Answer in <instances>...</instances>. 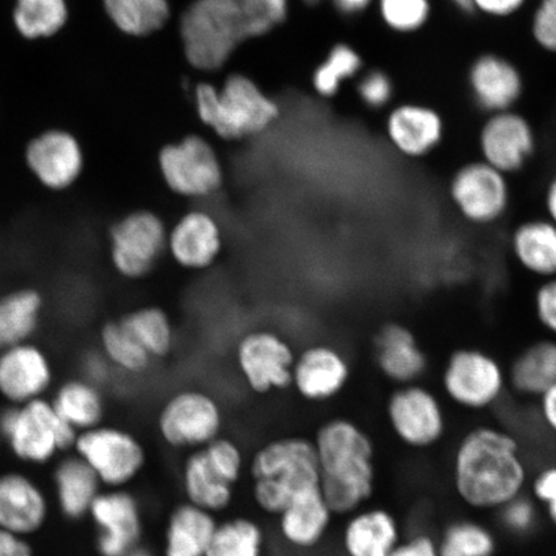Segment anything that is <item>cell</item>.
<instances>
[{
	"instance_id": "cell-1",
	"label": "cell",
	"mask_w": 556,
	"mask_h": 556,
	"mask_svg": "<svg viewBox=\"0 0 556 556\" xmlns=\"http://www.w3.org/2000/svg\"><path fill=\"white\" fill-rule=\"evenodd\" d=\"M532 472L523 440L504 424H475L451 443L450 490L457 504L475 516H493L525 495Z\"/></svg>"
},
{
	"instance_id": "cell-2",
	"label": "cell",
	"mask_w": 556,
	"mask_h": 556,
	"mask_svg": "<svg viewBox=\"0 0 556 556\" xmlns=\"http://www.w3.org/2000/svg\"><path fill=\"white\" fill-rule=\"evenodd\" d=\"M315 446L319 489L337 518L374 503L380 484L378 442L364 424L331 416L311 434Z\"/></svg>"
},
{
	"instance_id": "cell-3",
	"label": "cell",
	"mask_w": 556,
	"mask_h": 556,
	"mask_svg": "<svg viewBox=\"0 0 556 556\" xmlns=\"http://www.w3.org/2000/svg\"><path fill=\"white\" fill-rule=\"evenodd\" d=\"M313 486H319V469L311 434L270 437L249 451L243 489L256 516L273 520Z\"/></svg>"
},
{
	"instance_id": "cell-4",
	"label": "cell",
	"mask_w": 556,
	"mask_h": 556,
	"mask_svg": "<svg viewBox=\"0 0 556 556\" xmlns=\"http://www.w3.org/2000/svg\"><path fill=\"white\" fill-rule=\"evenodd\" d=\"M273 25L255 0H197L182 20L187 59L201 70L219 68L242 40Z\"/></svg>"
},
{
	"instance_id": "cell-5",
	"label": "cell",
	"mask_w": 556,
	"mask_h": 556,
	"mask_svg": "<svg viewBox=\"0 0 556 556\" xmlns=\"http://www.w3.org/2000/svg\"><path fill=\"white\" fill-rule=\"evenodd\" d=\"M446 401L433 389L415 384L394 387L384 405L388 432L413 454L441 448L451 433Z\"/></svg>"
},
{
	"instance_id": "cell-6",
	"label": "cell",
	"mask_w": 556,
	"mask_h": 556,
	"mask_svg": "<svg viewBox=\"0 0 556 556\" xmlns=\"http://www.w3.org/2000/svg\"><path fill=\"white\" fill-rule=\"evenodd\" d=\"M226 413L215 395L198 388L174 392L157 409L155 434L172 454L204 448L226 433Z\"/></svg>"
},
{
	"instance_id": "cell-7",
	"label": "cell",
	"mask_w": 556,
	"mask_h": 556,
	"mask_svg": "<svg viewBox=\"0 0 556 556\" xmlns=\"http://www.w3.org/2000/svg\"><path fill=\"white\" fill-rule=\"evenodd\" d=\"M73 451L92 468L103 490L135 489L151 462L148 443L115 424L103 422L79 433Z\"/></svg>"
},
{
	"instance_id": "cell-8",
	"label": "cell",
	"mask_w": 556,
	"mask_h": 556,
	"mask_svg": "<svg viewBox=\"0 0 556 556\" xmlns=\"http://www.w3.org/2000/svg\"><path fill=\"white\" fill-rule=\"evenodd\" d=\"M201 121L228 141L261 134L277 115L276 104L243 76H232L218 92L201 85L197 90Z\"/></svg>"
},
{
	"instance_id": "cell-9",
	"label": "cell",
	"mask_w": 556,
	"mask_h": 556,
	"mask_svg": "<svg viewBox=\"0 0 556 556\" xmlns=\"http://www.w3.org/2000/svg\"><path fill=\"white\" fill-rule=\"evenodd\" d=\"M443 400L464 413L496 408L509 391L507 371L491 353L475 346L450 354L441 375Z\"/></svg>"
},
{
	"instance_id": "cell-10",
	"label": "cell",
	"mask_w": 556,
	"mask_h": 556,
	"mask_svg": "<svg viewBox=\"0 0 556 556\" xmlns=\"http://www.w3.org/2000/svg\"><path fill=\"white\" fill-rule=\"evenodd\" d=\"M0 434L21 462L46 464L73 450L78 433L43 397L12 405L0 415Z\"/></svg>"
},
{
	"instance_id": "cell-11",
	"label": "cell",
	"mask_w": 556,
	"mask_h": 556,
	"mask_svg": "<svg viewBox=\"0 0 556 556\" xmlns=\"http://www.w3.org/2000/svg\"><path fill=\"white\" fill-rule=\"evenodd\" d=\"M164 219L150 208H137L109 229V253L116 274L129 281L144 280L168 254Z\"/></svg>"
},
{
	"instance_id": "cell-12",
	"label": "cell",
	"mask_w": 556,
	"mask_h": 556,
	"mask_svg": "<svg viewBox=\"0 0 556 556\" xmlns=\"http://www.w3.org/2000/svg\"><path fill=\"white\" fill-rule=\"evenodd\" d=\"M471 106L481 116L520 109L528 93L525 68L502 51H479L469 60L464 74Z\"/></svg>"
},
{
	"instance_id": "cell-13",
	"label": "cell",
	"mask_w": 556,
	"mask_h": 556,
	"mask_svg": "<svg viewBox=\"0 0 556 556\" xmlns=\"http://www.w3.org/2000/svg\"><path fill=\"white\" fill-rule=\"evenodd\" d=\"M448 198L467 224H498L511 204L510 177L477 157L457 166L450 178Z\"/></svg>"
},
{
	"instance_id": "cell-14",
	"label": "cell",
	"mask_w": 556,
	"mask_h": 556,
	"mask_svg": "<svg viewBox=\"0 0 556 556\" xmlns=\"http://www.w3.org/2000/svg\"><path fill=\"white\" fill-rule=\"evenodd\" d=\"M159 169L165 186L178 198L207 200L225 187V170L217 152L198 136L166 144L159 154Z\"/></svg>"
},
{
	"instance_id": "cell-15",
	"label": "cell",
	"mask_w": 556,
	"mask_h": 556,
	"mask_svg": "<svg viewBox=\"0 0 556 556\" xmlns=\"http://www.w3.org/2000/svg\"><path fill=\"white\" fill-rule=\"evenodd\" d=\"M478 157L507 177L528 168L538 155L539 134L520 109L482 116L477 130Z\"/></svg>"
},
{
	"instance_id": "cell-16",
	"label": "cell",
	"mask_w": 556,
	"mask_h": 556,
	"mask_svg": "<svg viewBox=\"0 0 556 556\" xmlns=\"http://www.w3.org/2000/svg\"><path fill=\"white\" fill-rule=\"evenodd\" d=\"M88 519L94 526L99 556H123L146 542L148 513L135 489L102 490Z\"/></svg>"
},
{
	"instance_id": "cell-17",
	"label": "cell",
	"mask_w": 556,
	"mask_h": 556,
	"mask_svg": "<svg viewBox=\"0 0 556 556\" xmlns=\"http://www.w3.org/2000/svg\"><path fill=\"white\" fill-rule=\"evenodd\" d=\"M447 121L432 102L397 100L382 114V131L403 159L424 160L435 154L447 137Z\"/></svg>"
},
{
	"instance_id": "cell-18",
	"label": "cell",
	"mask_w": 556,
	"mask_h": 556,
	"mask_svg": "<svg viewBox=\"0 0 556 556\" xmlns=\"http://www.w3.org/2000/svg\"><path fill=\"white\" fill-rule=\"evenodd\" d=\"M293 348L277 332H247L236 346V364L250 392L261 397L288 391L295 364Z\"/></svg>"
},
{
	"instance_id": "cell-19",
	"label": "cell",
	"mask_w": 556,
	"mask_h": 556,
	"mask_svg": "<svg viewBox=\"0 0 556 556\" xmlns=\"http://www.w3.org/2000/svg\"><path fill=\"white\" fill-rule=\"evenodd\" d=\"M319 486L299 493L270 523L274 536L285 551L308 556L323 551L338 523Z\"/></svg>"
},
{
	"instance_id": "cell-20",
	"label": "cell",
	"mask_w": 556,
	"mask_h": 556,
	"mask_svg": "<svg viewBox=\"0 0 556 556\" xmlns=\"http://www.w3.org/2000/svg\"><path fill=\"white\" fill-rule=\"evenodd\" d=\"M338 556H389L406 530L391 507L370 503L340 518Z\"/></svg>"
},
{
	"instance_id": "cell-21",
	"label": "cell",
	"mask_w": 556,
	"mask_h": 556,
	"mask_svg": "<svg viewBox=\"0 0 556 556\" xmlns=\"http://www.w3.org/2000/svg\"><path fill=\"white\" fill-rule=\"evenodd\" d=\"M351 378L352 368L344 354L331 345L317 344L296 357L291 388L303 401L324 405L340 397Z\"/></svg>"
},
{
	"instance_id": "cell-22",
	"label": "cell",
	"mask_w": 556,
	"mask_h": 556,
	"mask_svg": "<svg viewBox=\"0 0 556 556\" xmlns=\"http://www.w3.org/2000/svg\"><path fill=\"white\" fill-rule=\"evenodd\" d=\"M224 247L219 220L205 208H191L180 215L168 231V255L187 270L199 273L213 267Z\"/></svg>"
},
{
	"instance_id": "cell-23",
	"label": "cell",
	"mask_w": 556,
	"mask_h": 556,
	"mask_svg": "<svg viewBox=\"0 0 556 556\" xmlns=\"http://www.w3.org/2000/svg\"><path fill=\"white\" fill-rule=\"evenodd\" d=\"M26 164L41 186L52 191L73 187L85 169L81 146L65 130H48L27 144Z\"/></svg>"
},
{
	"instance_id": "cell-24",
	"label": "cell",
	"mask_w": 556,
	"mask_h": 556,
	"mask_svg": "<svg viewBox=\"0 0 556 556\" xmlns=\"http://www.w3.org/2000/svg\"><path fill=\"white\" fill-rule=\"evenodd\" d=\"M177 482L180 500L215 517L235 511L241 490L229 484L208 463L203 448L179 456Z\"/></svg>"
},
{
	"instance_id": "cell-25",
	"label": "cell",
	"mask_w": 556,
	"mask_h": 556,
	"mask_svg": "<svg viewBox=\"0 0 556 556\" xmlns=\"http://www.w3.org/2000/svg\"><path fill=\"white\" fill-rule=\"evenodd\" d=\"M53 380L50 358L31 342L0 351V394L12 405L41 399Z\"/></svg>"
},
{
	"instance_id": "cell-26",
	"label": "cell",
	"mask_w": 556,
	"mask_h": 556,
	"mask_svg": "<svg viewBox=\"0 0 556 556\" xmlns=\"http://www.w3.org/2000/svg\"><path fill=\"white\" fill-rule=\"evenodd\" d=\"M375 361L382 378L394 387L421 382L429 368L426 351L406 325L389 323L375 337Z\"/></svg>"
},
{
	"instance_id": "cell-27",
	"label": "cell",
	"mask_w": 556,
	"mask_h": 556,
	"mask_svg": "<svg viewBox=\"0 0 556 556\" xmlns=\"http://www.w3.org/2000/svg\"><path fill=\"white\" fill-rule=\"evenodd\" d=\"M218 519L184 500L174 503L160 528L159 556H206Z\"/></svg>"
},
{
	"instance_id": "cell-28",
	"label": "cell",
	"mask_w": 556,
	"mask_h": 556,
	"mask_svg": "<svg viewBox=\"0 0 556 556\" xmlns=\"http://www.w3.org/2000/svg\"><path fill=\"white\" fill-rule=\"evenodd\" d=\"M48 503L43 491L23 472L0 475V528L29 536L46 525Z\"/></svg>"
},
{
	"instance_id": "cell-29",
	"label": "cell",
	"mask_w": 556,
	"mask_h": 556,
	"mask_svg": "<svg viewBox=\"0 0 556 556\" xmlns=\"http://www.w3.org/2000/svg\"><path fill=\"white\" fill-rule=\"evenodd\" d=\"M53 483L62 516L70 521L88 518L90 507L103 490L92 468L76 454L62 458L58 464Z\"/></svg>"
},
{
	"instance_id": "cell-30",
	"label": "cell",
	"mask_w": 556,
	"mask_h": 556,
	"mask_svg": "<svg viewBox=\"0 0 556 556\" xmlns=\"http://www.w3.org/2000/svg\"><path fill=\"white\" fill-rule=\"evenodd\" d=\"M514 260L542 281L556 277V225L547 218L521 222L510 236Z\"/></svg>"
},
{
	"instance_id": "cell-31",
	"label": "cell",
	"mask_w": 556,
	"mask_h": 556,
	"mask_svg": "<svg viewBox=\"0 0 556 556\" xmlns=\"http://www.w3.org/2000/svg\"><path fill=\"white\" fill-rule=\"evenodd\" d=\"M269 532L255 513L232 511L218 519L206 556H269Z\"/></svg>"
},
{
	"instance_id": "cell-32",
	"label": "cell",
	"mask_w": 556,
	"mask_h": 556,
	"mask_svg": "<svg viewBox=\"0 0 556 556\" xmlns=\"http://www.w3.org/2000/svg\"><path fill=\"white\" fill-rule=\"evenodd\" d=\"M506 371L514 393L536 400L556 384V339H542L526 346Z\"/></svg>"
},
{
	"instance_id": "cell-33",
	"label": "cell",
	"mask_w": 556,
	"mask_h": 556,
	"mask_svg": "<svg viewBox=\"0 0 556 556\" xmlns=\"http://www.w3.org/2000/svg\"><path fill=\"white\" fill-rule=\"evenodd\" d=\"M52 405L76 433L101 426L106 419L108 403L100 386L88 379H72L54 394Z\"/></svg>"
},
{
	"instance_id": "cell-34",
	"label": "cell",
	"mask_w": 556,
	"mask_h": 556,
	"mask_svg": "<svg viewBox=\"0 0 556 556\" xmlns=\"http://www.w3.org/2000/svg\"><path fill=\"white\" fill-rule=\"evenodd\" d=\"M43 307V296L31 288L0 295V351L30 342L39 328Z\"/></svg>"
},
{
	"instance_id": "cell-35",
	"label": "cell",
	"mask_w": 556,
	"mask_h": 556,
	"mask_svg": "<svg viewBox=\"0 0 556 556\" xmlns=\"http://www.w3.org/2000/svg\"><path fill=\"white\" fill-rule=\"evenodd\" d=\"M440 556H496L495 530L479 517H460L448 521L437 536Z\"/></svg>"
},
{
	"instance_id": "cell-36",
	"label": "cell",
	"mask_w": 556,
	"mask_h": 556,
	"mask_svg": "<svg viewBox=\"0 0 556 556\" xmlns=\"http://www.w3.org/2000/svg\"><path fill=\"white\" fill-rule=\"evenodd\" d=\"M152 359L169 356L176 344V330L168 313L157 305H149L125 313L117 319Z\"/></svg>"
},
{
	"instance_id": "cell-37",
	"label": "cell",
	"mask_w": 556,
	"mask_h": 556,
	"mask_svg": "<svg viewBox=\"0 0 556 556\" xmlns=\"http://www.w3.org/2000/svg\"><path fill=\"white\" fill-rule=\"evenodd\" d=\"M381 29L397 38H414L428 30L435 16V0H375Z\"/></svg>"
},
{
	"instance_id": "cell-38",
	"label": "cell",
	"mask_w": 556,
	"mask_h": 556,
	"mask_svg": "<svg viewBox=\"0 0 556 556\" xmlns=\"http://www.w3.org/2000/svg\"><path fill=\"white\" fill-rule=\"evenodd\" d=\"M66 21V0H17L13 11V23L26 39L53 37Z\"/></svg>"
},
{
	"instance_id": "cell-39",
	"label": "cell",
	"mask_w": 556,
	"mask_h": 556,
	"mask_svg": "<svg viewBox=\"0 0 556 556\" xmlns=\"http://www.w3.org/2000/svg\"><path fill=\"white\" fill-rule=\"evenodd\" d=\"M365 68L364 55L356 47L338 43L313 75V86L319 94L330 99L342 90L345 83L357 80Z\"/></svg>"
},
{
	"instance_id": "cell-40",
	"label": "cell",
	"mask_w": 556,
	"mask_h": 556,
	"mask_svg": "<svg viewBox=\"0 0 556 556\" xmlns=\"http://www.w3.org/2000/svg\"><path fill=\"white\" fill-rule=\"evenodd\" d=\"M117 27L130 35H148L160 29L169 16L166 0H103Z\"/></svg>"
},
{
	"instance_id": "cell-41",
	"label": "cell",
	"mask_w": 556,
	"mask_h": 556,
	"mask_svg": "<svg viewBox=\"0 0 556 556\" xmlns=\"http://www.w3.org/2000/svg\"><path fill=\"white\" fill-rule=\"evenodd\" d=\"M100 343L104 358L125 374L142 375L148 372L154 363L150 354L123 328L117 319L102 326Z\"/></svg>"
},
{
	"instance_id": "cell-42",
	"label": "cell",
	"mask_w": 556,
	"mask_h": 556,
	"mask_svg": "<svg viewBox=\"0 0 556 556\" xmlns=\"http://www.w3.org/2000/svg\"><path fill=\"white\" fill-rule=\"evenodd\" d=\"M203 450L219 476L242 490L247 479L249 451L238 438L225 433Z\"/></svg>"
},
{
	"instance_id": "cell-43",
	"label": "cell",
	"mask_w": 556,
	"mask_h": 556,
	"mask_svg": "<svg viewBox=\"0 0 556 556\" xmlns=\"http://www.w3.org/2000/svg\"><path fill=\"white\" fill-rule=\"evenodd\" d=\"M397 81L388 68H365L356 80V94L361 104L370 113L384 114L397 101Z\"/></svg>"
},
{
	"instance_id": "cell-44",
	"label": "cell",
	"mask_w": 556,
	"mask_h": 556,
	"mask_svg": "<svg viewBox=\"0 0 556 556\" xmlns=\"http://www.w3.org/2000/svg\"><path fill=\"white\" fill-rule=\"evenodd\" d=\"M523 18L534 51L556 59V0H533Z\"/></svg>"
},
{
	"instance_id": "cell-45",
	"label": "cell",
	"mask_w": 556,
	"mask_h": 556,
	"mask_svg": "<svg viewBox=\"0 0 556 556\" xmlns=\"http://www.w3.org/2000/svg\"><path fill=\"white\" fill-rule=\"evenodd\" d=\"M493 516L496 525L514 539H526L536 533L542 517L539 505L528 493L511 500Z\"/></svg>"
},
{
	"instance_id": "cell-46",
	"label": "cell",
	"mask_w": 556,
	"mask_h": 556,
	"mask_svg": "<svg viewBox=\"0 0 556 556\" xmlns=\"http://www.w3.org/2000/svg\"><path fill=\"white\" fill-rule=\"evenodd\" d=\"M541 510V516L556 528V463L542 465L532 472L527 490Z\"/></svg>"
},
{
	"instance_id": "cell-47",
	"label": "cell",
	"mask_w": 556,
	"mask_h": 556,
	"mask_svg": "<svg viewBox=\"0 0 556 556\" xmlns=\"http://www.w3.org/2000/svg\"><path fill=\"white\" fill-rule=\"evenodd\" d=\"M533 0H472L476 17L507 24L525 17Z\"/></svg>"
},
{
	"instance_id": "cell-48",
	"label": "cell",
	"mask_w": 556,
	"mask_h": 556,
	"mask_svg": "<svg viewBox=\"0 0 556 556\" xmlns=\"http://www.w3.org/2000/svg\"><path fill=\"white\" fill-rule=\"evenodd\" d=\"M533 309L542 329L556 339V277L540 283L533 296Z\"/></svg>"
},
{
	"instance_id": "cell-49",
	"label": "cell",
	"mask_w": 556,
	"mask_h": 556,
	"mask_svg": "<svg viewBox=\"0 0 556 556\" xmlns=\"http://www.w3.org/2000/svg\"><path fill=\"white\" fill-rule=\"evenodd\" d=\"M389 556H440L437 536L422 528L406 531Z\"/></svg>"
},
{
	"instance_id": "cell-50",
	"label": "cell",
	"mask_w": 556,
	"mask_h": 556,
	"mask_svg": "<svg viewBox=\"0 0 556 556\" xmlns=\"http://www.w3.org/2000/svg\"><path fill=\"white\" fill-rule=\"evenodd\" d=\"M536 400L541 427L556 440V384L546 389Z\"/></svg>"
},
{
	"instance_id": "cell-51",
	"label": "cell",
	"mask_w": 556,
	"mask_h": 556,
	"mask_svg": "<svg viewBox=\"0 0 556 556\" xmlns=\"http://www.w3.org/2000/svg\"><path fill=\"white\" fill-rule=\"evenodd\" d=\"M0 556H34L29 542L0 528Z\"/></svg>"
},
{
	"instance_id": "cell-52",
	"label": "cell",
	"mask_w": 556,
	"mask_h": 556,
	"mask_svg": "<svg viewBox=\"0 0 556 556\" xmlns=\"http://www.w3.org/2000/svg\"><path fill=\"white\" fill-rule=\"evenodd\" d=\"M339 13L346 17H357L371 11L375 0H331Z\"/></svg>"
},
{
	"instance_id": "cell-53",
	"label": "cell",
	"mask_w": 556,
	"mask_h": 556,
	"mask_svg": "<svg viewBox=\"0 0 556 556\" xmlns=\"http://www.w3.org/2000/svg\"><path fill=\"white\" fill-rule=\"evenodd\" d=\"M274 24L280 23L287 16L288 0H255Z\"/></svg>"
},
{
	"instance_id": "cell-54",
	"label": "cell",
	"mask_w": 556,
	"mask_h": 556,
	"mask_svg": "<svg viewBox=\"0 0 556 556\" xmlns=\"http://www.w3.org/2000/svg\"><path fill=\"white\" fill-rule=\"evenodd\" d=\"M546 218L556 225V173L548 179L544 192Z\"/></svg>"
},
{
	"instance_id": "cell-55",
	"label": "cell",
	"mask_w": 556,
	"mask_h": 556,
	"mask_svg": "<svg viewBox=\"0 0 556 556\" xmlns=\"http://www.w3.org/2000/svg\"><path fill=\"white\" fill-rule=\"evenodd\" d=\"M452 11L457 13L458 16L465 18L476 17L475 7H472V0H443Z\"/></svg>"
},
{
	"instance_id": "cell-56",
	"label": "cell",
	"mask_w": 556,
	"mask_h": 556,
	"mask_svg": "<svg viewBox=\"0 0 556 556\" xmlns=\"http://www.w3.org/2000/svg\"><path fill=\"white\" fill-rule=\"evenodd\" d=\"M123 556H159V554L155 546H151L148 542H143V544L131 548L130 552Z\"/></svg>"
},
{
	"instance_id": "cell-57",
	"label": "cell",
	"mask_w": 556,
	"mask_h": 556,
	"mask_svg": "<svg viewBox=\"0 0 556 556\" xmlns=\"http://www.w3.org/2000/svg\"><path fill=\"white\" fill-rule=\"evenodd\" d=\"M304 2L311 5H316L324 2V0H304Z\"/></svg>"
},
{
	"instance_id": "cell-58",
	"label": "cell",
	"mask_w": 556,
	"mask_h": 556,
	"mask_svg": "<svg viewBox=\"0 0 556 556\" xmlns=\"http://www.w3.org/2000/svg\"><path fill=\"white\" fill-rule=\"evenodd\" d=\"M0 440H2V434H0Z\"/></svg>"
}]
</instances>
